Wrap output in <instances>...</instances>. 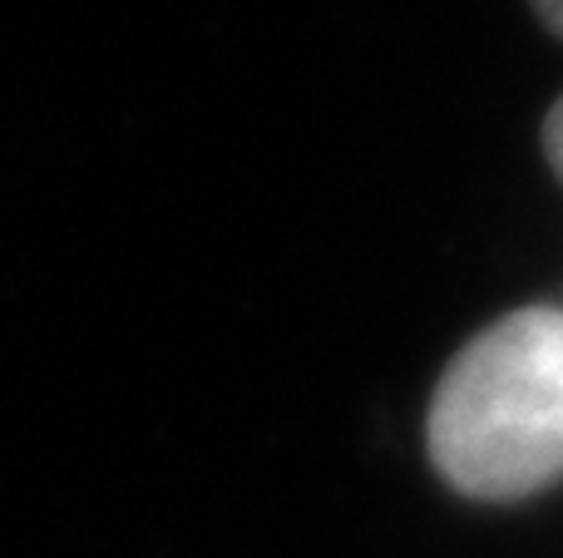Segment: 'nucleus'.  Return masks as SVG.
<instances>
[{
    "label": "nucleus",
    "instance_id": "1",
    "mask_svg": "<svg viewBox=\"0 0 563 558\" xmlns=\"http://www.w3.org/2000/svg\"><path fill=\"white\" fill-rule=\"evenodd\" d=\"M430 465L450 490L515 504L563 475V312L525 306L445 366L426 415Z\"/></svg>",
    "mask_w": 563,
    "mask_h": 558
},
{
    "label": "nucleus",
    "instance_id": "2",
    "mask_svg": "<svg viewBox=\"0 0 563 558\" xmlns=\"http://www.w3.org/2000/svg\"><path fill=\"white\" fill-rule=\"evenodd\" d=\"M544 154H549V164H554V174L563 178V99L544 119Z\"/></svg>",
    "mask_w": 563,
    "mask_h": 558
},
{
    "label": "nucleus",
    "instance_id": "3",
    "mask_svg": "<svg viewBox=\"0 0 563 558\" xmlns=\"http://www.w3.org/2000/svg\"><path fill=\"white\" fill-rule=\"evenodd\" d=\"M534 10L544 15V25L554 30V35H563V0H534Z\"/></svg>",
    "mask_w": 563,
    "mask_h": 558
}]
</instances>
